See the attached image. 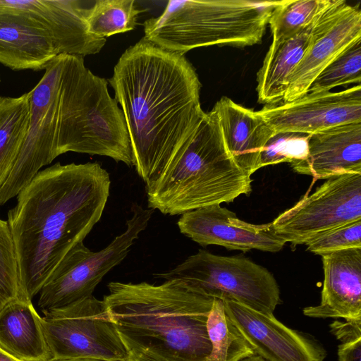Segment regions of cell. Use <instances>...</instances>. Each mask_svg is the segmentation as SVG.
<instances>
[{
    "mask_svg": "<svg viewBox=\"0 0 361 361\" xmlns=\"http://www.w3.org/2000/svg\"><path fill=\"white\" fill-rule=\"evenodd\" d=\"M109 82L126 120L133 166L149 186L206 116L201 82L184 55L144 37L123 53Z\"/></svg>",
    "mask_w": 361,
    "mask_h": 361,
    "instance_id": "1",
    "label": "cell"
},
{
    "mask_svg": "<svg viewBox=\"0 0 361 361\" xmlns=\"http://www.w3.org/2000/svg\"><path fill=\"white\" fill-rule=\"evenodd\" d=\"M111 179L97 162L39 171L17 195L8 224L23 298L32 300L65 256L100 220Z\"/></svg>",
    "mask_w": 361,
    "mask_h": 361,
    "instance_id": "2",
    "label": "cell"
},
{
    "mask_svg": "<svg viewBox=\"0 0 361 361\" xmlns=\"http://www.w3.org/2000/svg\"><path fill=\"white\" fill-rule=\"evenodd\" d=\"M107 287L102 300L130 361H208L207 321L215 298L178 279Z\"/></svg>",
    "mask_w": 361,
    "mask_h": 361,
    "instance_id": "3",
    "label": "cell"
},
{
    "mask_svg": "<svg viewBox=\"0 0 361 361\" xmlns=\"http://www.w3.org/2000/svg\"><path fill=\"white\" fill-rule=\"evenodd\" d=\"M250 176L229 154L212 109L163 174L145 187L148 207L178 215L251 192Z\"/></svg>",
    "mask_w": 361,
    "mask_h": 361,
    "instance_id": "4",
    "label": "cell"
},
{
    "mask_svg": "<svg viewBox=\"0 0 361 361\" xmlns=\"http://www.w3.org/2000/svg\"><path fill=\"white\" fill-rule=\"evenodd\" d=\"M68 152L133 166L126 120L106 80L92 73L82 56L63 54L56 157Z\"/></svg>",
    "mask_w": 361,
    "mask_h": 361,
    "instance_id": "5",
    "label": "cell"
},
{
    "mask_svg": "<svg viewBox=\"0 0 361 361\" xmlns=\"http://www.w3.org/2000/svg\"><path fill=\"white\" fill-rule=\"evenodd\" d=\"M281 1L171 0L158 17L144 23V38L184 55L213 45L245 47L261 43Z\"/></svg>",
    "mask_w": 361,
    "mask_h": 361,
    "instance_id": "6",
    "label": "cell"
},
{
    "mask_svg": "<svg viewBox=\"0 0 361 361\" xmlns=\"http://www.w3.org/2000/svg\"><path fill=\"white\" fill-rule=\"evenodd\" d=\"M154 276L180 280L197 293L233 300L262 313L273 314L280 302L279 288L272 274L244 257L200 250L173 269Z\"/></svg>",
    "mask_w": 361,
    "mask_h": 361,
    "instance_id": "7",
    "label": "cell"
},
{
    "mask_svg": "<svg viewBox=\"0 0 361 361\" xmlns=\"http://www.w3.org/2000/svg\"><path fill=\"white\" fill-rule=\"evenodd\" d=\"M131 210L124 232L106 247L92 252L81 242L59 264L39 293L37 305L44 317L92 295L103 277L126 258L154 211L136 203Z\"/></svg>",
    "mask_w": 361,
    "mask_h": 361,
    "instance_id": "8",
    "label": "cell"
},
{
    "mask_svg": "<svg viewBox=\"0 0 361 361\" xmlns=\"http://www.w3.org/2000/svg\"><path fill=\"white\" fill-rule=\"evenodd\" d=\"M42 324L51 360L130 361L104 301L93 295L42 317Z\"/></svg>",
    "mask_w": 361,
    "mask_h": 361,
    "instance_id": "9",
    "label": "cell"
},
{
    "mask_svg": "<svg viewBox=\"0 0 361 361\" xmlns=\"http://www.w3.org/2000/svg\"><path fill=\"white\" fill-rule=\"evenodd\" d=\"M63 54L46 67L30 91V118L25 140L9 175L0 186V206L17 196L44 166L56 157L61 75Z\"/></svg>",
    "mask_w": 361,
    "mask_h": 361,
    "instance_id": "10",
    "label": "cell"
},
{
    "mask_svg": "<svg viewBox=\"0 0 361 361\" xmlns=\"http://www.w3.org/2000/svg\"><path fill=\"white\" fill-rule=\"evenodd\" d=\"M361 220V173L327 179L271 223L286 243L306 244L319 235Z\"/></svg>",
    "mask_w": 361,
    "mask_h": 361,
    "instance_id": "11",
    "label": "cell"
},
{
    "mask_svg": "<svg viewBox=\"0 0 361 361\" xmlns=\"http://www.w3.org/2000/svg\"><path fill=\"white\" fill-rule=\"evenodd\" d=\"M257 113L275 133L311 135L345 124L361 123V86L336 92H307L291 102L265 105Z\"/></svg>",
    "mask_w": 361,
    "mask_h": 361,
    "instance_id": "12",
    "label": "cell"
},
{
    "mask_svg": "<svg viewBox=\"0 0 361 361\" xmlns=\"http://www.w3.org/2000/svg\"><path fill=\"white\" fill-rule=\"evenodd\" d=\"M361 38V11L334 0L321 16L311 42L288 78L283 102L302 97L314 79L343 51Z\"/></svg>",
    "mask_w": 361,
    "mask_h": 361,
    "instance_id": "13",
    "label": "cell"
},
{
    "mask_svg": "<svg viewBox=\"0 0 361 361\" xmlns=\"http://www.w3.org/2000/svg\"><path fill=\"white\" fill-rule=\"evenodd\" d=\"M177 225L181 233L202 246L216 245L244 252L256 249L276 252L286 243L276 233L271 222L253 224L243 221L220 204L183 213Z\"/></svg>",
    "mask_w": 361,
    "mask_h": 361,
    "instance_id": "14",
    "label": "cell"
},
{
    "mask_svg": "<svg viewBox=\"0 0 361 361\" xmlns=\"http://www.w3.org/2000/svg\"><path fill=\"white\" fill-rule=\"evenodd\" d=\"M225 312L252 348L266 361H324L326 352L314 340L286 326L273 314L255 310L230 299Z\"/></svg>",
    "mask_w": 361,
    "mask_h": 361,
    "instance_id": "15",
    "label": "cell"
},
{
    "mask_svg": "<svg viewBox=\"0 0 361 361\" xmlns=\"http://www.w3.org/2000/svg\"><path fill=\"white\" fill-rule=\"evenodd\" d=\"M0 9L25 13L51 33L59 54L85 56L99 53L106 38L90 34L86 8L75 0H0Z\"/></svg>",
    "mask_w": 361,
    "mask_h": 361,
    "instance_id": "16",
    "label": "cell"
},
{
    "mask_svg": "<svg viewBox=\"0 0 361 361\" xmlns=\"http://www.w3.org/2000/svg\"><path fill=\"white\" fill-rule=\"evenodd\" d=\"M324 283L321 302L303 309L313 318L361 320V247L322 256Z\"/></svg>",
    "mask_w": 361,
    "mask_h": 361,
    "instance_id": "17",
    "label": "cell"
},
{
    "mask_svg": "<svg viewBox=\"0 0 361 361\" xmlns=\"http://www.w3.org/2000/svg\"><path fill=\"white\" fill-rule=\"evenodd\" d=\"M58 55L43 24L25 13L0 9V63L14 71H41Z\"/></svg>",
    "mask_w": 361,
    "mask_h": 361,
    "instance_id": "18",
    "label": "cell"
},
{
    "mask_svg": "<svg viewBox=\"0 0 361 361\" xmlns=\"http://www.w3.org/2000/svg\"><path fill=\"white\" fill-rule=\"evenodd\" d=\"M290 166L295 172L316 180L361 173V123L310 135L306 157Z\"/></svg>",
    "mask_w": 361,
    "mask_h": 361,
    "instance_id": "19",
    "label": "cell"
},
{
    "mask_svg": "<svg viewBox=\"0 0 361 361\" xmlns=\"http://www.w3.org/2000/svg\"><path fill=\"white\" fill-rule=\"evenodd\" d=\"M219 119L226 148L237 165L249 176L259 169L260 154L275 134L252 109L224 96L212 109Z\"/></svg>",
    "mask_w": 361,
    "mask_h": 361,
    "instance_id": "20",
    "label": "cell"
},
{
    "mask_svg": "<svg viewBox=\"0 0 361 361\" xmlns=\"http://www.w3.org/2000/svg\"><path fill=\"white\" fill-rule=\"evenodd\" d=\"M0 348L20 361H51L42 317L31 300L18 298L0 310Z\"/></svg>",
    "mask_w": 361,
    "mask_h": 361,
    "instance_id": "21",
    "label": "cell"
},
{
    "mask_svg": "<svg viewBox=\"0 0 361 361\" xmlns=\"http://www.w3.org/2000/svg\"><path fill=\"white\" fill-rule=\"evenodd\" d=\"M323 13L297 35L283 40H272L257 75L259 103L276 105L283 102L288 78L304 56Z\"/></svg>",
    "mask_w": 361,
    "mask_h": 361,
    "instance_id": "22",
    "label": "cell"
},
{
    "mask_svg": "<svg viewBox=\"0 0 361 361\" xmlns=\"http://www.w3.org/2000/svg\"><path fill=\"white\" fill-rule=\"evenodd\" d=\"M30 118L29 93L0 97V186L12 170L25 140Z\"/></svg>",
    "mask_w": 361,
    "mask_h": 361,
    "instance_id": "23",
    "label": "cell"
},
{
    "mask_svg": "<svg viewBox=\"0 0 361 361\" xmlns=\"http://www.w3.org/2000/svg\"><path fill=\"white\" fill-rule=\"evenodd\" d=\"M207 331L212 345L208 361H240L255 355L226 314L221 300H214L207 321Z\"/></svg>",
    "mask_w": 361,
    "mask_h": 361,
    "instance_id": "24",
    "label": "cell"
},
{
    "mask_svg": "<svg viewBox=\"0 0 361 361\" xmlns=\"http://www.w3.org/2000/svg\"><path fill=\"white\" fill-rule=\"evenodd\" d=\"M142 12L135 0H97L87 9V30L106 38L134 30Z\"/></svg>",
    "mask_w": 361,
    "mask_h": 361,
    "instance_id": "25",
    "label": "cell"
},
{
    "mask_svg": "<svg viewBox=\"0 0 361 361\" xmlns=\"http://www.w3.org/2000/svg\"><path fill=\"white\" fill-rule=\"evenodd\" d=\"M334 0H282L268 24L274 41L288 39L315 21Z\"/></svg>",
    "mask_w": 361,
    "mask_h": 361,
    "instance_id": "26",
    "label": "cell"
},
{
    "mask_svg": "<svg viewBox=\"0 0 361 361\" xmlns=\"http://www.w3.org/2000/svg\"><path fill=\"white\" fill-rule=\"evenodd\" d=\"M361 80V38L343 51L314 79L308 92H329L341 85L358 83Z\"/></svg>",
    "mask_w": 361,
    "mask_h": 361,
    "instance_id": "27",
    "label": "cell"
},
{
    "mask_svg": "<svg viewBox=\"0 0 361 361\" xmlns=\"http://www.w3.org/2000/svg\"><path fill=\"white\" fill-rule=\"evenodd\" d=\"M18 298L23 299L16 250L8 222L0 219V310Z\"/></svg>",
    "mask_w": 361,
    "mask_h": 361,
    "instance_id": "28",
    "label": "cell"
},
{
    "mask_svg": "<svg viewBox=\"0 0 361 361\" xmlns=\"http://www.w3.org/2000/svg\"><path fill=\"white\" fill-rule=\"evenodd\" d=\"M310 135L283 132L275 133L265 144L260 154L259 167L300 161L307 154Z\"/></svg>",
    "mask_w": 361,
    "mask_h": 361,
    "instance_id": "29",
    "label": "cell"
},
{
    "mask_svg": "<svg viewBox=\"0 0 361 361\" xmlns=\"http://www.w3.org/2000/svg\"><path fill=\"white\" fill-rule=\"evenodd\" d=\"M307 250L321 256L353 247H361V220L329 230L305 244Z\"/></svg>",
    "mask_w": 361,
    "mask_h": 361,
    "instance_id": "30",
    "label": "cell"
},
{
    "mask_svg": "<svg viewBox=\"0 0 361 361\" xmlns=\"http://www.w3.org/2000/svg\"><path fill=\"white\" fill-rule=\"evenodd\" d=\"M329 326L332 334L342 343L361 338V320H336Z\"/></svg>",
    "mask_w": 361,
    "mask_h": 361,
    "instance_id": "31",
    "label": "cell"
},
{
    "mask_svg": "<svg viewBox=\"0 0 361 361\" xmlns=\"http://www.w3.org/2000/svg\"><path fill=\"white\" fill-rule=\"evenodd\" d=\"M338 361H361V338L338 347Z\"/></svg>",
    "mask_w": 361,
    "mask_h": 361,
    "instance_id": "32",
    "label": "cell"
},
{
    "mask_svg": "<svg viewBox=\"0 0 361 361\" xmlns=\"http://www.w3.org/2000/svg\"><path fill=\"white\" fill-rule=\"evenodd\" d=\"M0 361H20L0 348Z\"/></svg>",
    "mask_w": 361,
    "mask_h": 361,
    "instance_id": "33",
    "label": "cell"
},
{
    "mask_svg": "<svg viewBox=\"0 0 361 361\" xmlns=\"http://www.w3.org/2000/svg\"><path fill=\"white\" fill-rule=\"evenodd\" d=\"M51 361H107L92 358H75V359H65V360H51Z\"/></svg>",
    "mask_w": 361,
    "mask_h": 361,
    "instance_id": "34",
    "label": "cell"
},
{
    "mask_svg": "<svg viewBox=\"0 0 361 361\" xmlns=\"http://www.w3.org/2000/svg\"><path fill=\"white\" fill-rule=\"evenodd\" d=\"M240 361H266L261 357L257 355H252L250 357L243 359Z\"/></svg>",
    "mask_w": 361,
    "mask_h": 361,
    "instance_id": "35",
    "label": "cell"
}]
</instances>
